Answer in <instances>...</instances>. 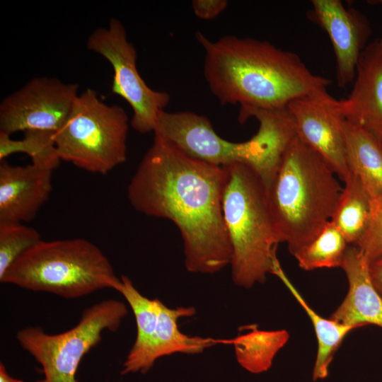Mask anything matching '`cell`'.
Listing matches in <instances>:
<instances>
[{"mask_svg": "<svg viewBox=\"0 0 382 382\" xmlns=\"http://www.w3.org/2000/svg\"><path fill=\"white\" fill-rule=\"evenodd\" d=\"M226 168L194 158L154 134L127 187L132 207L178 228L185 266L214 274L230 265L231 246L222 212Z\"/></svg>", "mask_w": 382, "mask_h": 382, "instance_id": "6da1fadb", "label": "cell"}, {"mask_svg": "<svg viewBox=\"0 0 382 382\" xmlns=\"http://www.w3.org/2000/svg\"><path fill=\"white\" fill-rule=\"evenodd\" d=\"M204 51V76L219 102L239 108L276 109L326 90L331 81L313 74L295 52L270 42L226 35L211 41L195 35Z\"/></svg>", "mask_w": 382, "mask_h": 382, "instance_id": "7a4b0ae2", "label": "cell"}, {"mask_svg": "<svg viewBox=\"0 0 382 382\" xmlns=\"http://www.w3.org/2000/svg\"><path fill=\"white\" fill-rule=\"evenodd\" d=\"M330 166L297 136L284 154L267 189L279 243L291 255L310 243L330 221L342 187Z\"/></svg>", "mask_w": 382, "mask_h": 382, "instance_id": "3957f363", "label": "cell"}, {"mask_svg": "<svg viewBox=\"0 0 382 382\" xmlns=\"http://www.w3.org/2000/svg\"><path fill=\"white\" fill-rule=\"evenodd\" d=\"M225 167L222 212L231 246V277L236 285L250 289L272 274L280 243L261 178L243 163Z\"/></svg>", "mask_w": 382, "mask_h": 382, "instance_id": "277c9868", "label": "cell"}, {"mask_svg": "<svg viewBox=\"0 0 382 382\" xmlns=\"http://www.w3.org/2000/svg\"><path fill=\"white\" fill-rule=\"evenodd\" d=\"M0 282L66 299L103 289L117 291L121 284L102 250L83 238L40 241L11 265Z\"/></svg>", "mask_w": 382, "mask_h": 382, "instance_id": "5b68a950", "label": "cell"}, {"mask_svg": "<svg viewBox=\"0 0 382 382\" xmlns=\"http://www.w3.org/2000/svg\"><path fill=\"white\" fill-rule=\"evenodd\" d=\"M154 133L206 163L218 166L245 164L265 184L274 178L281 158L279 138L270 128L260 127L248 141L231 142L219 136L207 117L190 111H160Z\"/></svg>", "mask_w": 382, "mask_h": 382, "instance_id": "8992f818", "label": "cell"}, {"mask_svg": "<svg viewBox=\"0 0 382 382\" xmlns=\"http://www.w3.org/2000/svg\"><path fill=\"white\" fill-rule=\"evenodd\" d=\"M128 130L125 110L105 103L94 90L87 88L78 96L54 141L62 161L105 175L126 161Z\"/></svg>", "mask_w": 382, "mask_h": 382, "instance_id": "52a82bcc", "label": "cell"}, {"mask_svg": "<svg viewBox=\"0 0 382 382\" xmlns=\"http://www.w3.org/2000/svg\"><path fill=\"white\" fill-rule=\"evenodd\" d=\"M125 304L109 299L85 309L79 323L58 334L31 326L16 333L20 345L38 362L44 378L37 382H77L80 362L102 340L105 330L116 331L127 314Z\"/></svg>", "mask_w": 382, "mask_h": 382, "instance_id": "ba28073f", "label": "cell"}, {"mask_svg": "<svg viewBox=\"0 0 382 382\" xmlns=\"http://www.w3.org/2000/svg\"><path fill=\"white\" fill-rule=\"evenodd\" d=\"M88 50L106 59L113 69L112 93L122 97L130 105L131 127L145 134L154 131L157 116L168 105L167 92L155 91L146 85L136 65L137 51L127 37L122 23L116 18L108 27L98 28L88 36Z\"/></svg>", "mask_w": 382, "mask_h": 382, "instance_id": "9c48e42d", "label": "cell"}, {"mask_svg": "<svg viewBox=\"0 0 382 382\" xmlns=\"http://www.w3.org/2000/svg\"><path fill=\"white\" fill-rule=\"evenodd\" d=\"M79 86L56 78L35 77L0 104V132L23 131L57 134L66 122L79 96Z\"/></svg>", "mask_w": 382, "mask_h": 382, "instance_id": "30bf717a", "label": "cell"}, {"mask_svg": "<svg viewBox=\"0 0 382 382\" xmlns=\"http://www.w3.org/2000/svg\"><path fill=\"white\" fill-rule=\"evenodd\" d=\"M336 100L327 90L293 100L287 105L296 136L320 156L344 183L349 175L342 122Z\"/></svg>", "mask_w": 382, "mask_h": 382, "instance_id": "8fae6325", "label": "cell"}, {"mask_svg": "<svg viewBox=\"0 0 382 382\" xmlns=\"http://www.w3.org/2000/svg\"><path fill=\"white\" fill-rule=\"evenodd\" d=\"M311 5L307 17L328 35L336 60L337 83L345 88L353 83L359 59L369 44L370 23L340 0H312Z\"/></svg>", "mask_w": 382, "mask_h": 382, "instance_id": "7c38bea8", "label": "cell"}, {"mask_svg": "<svg viewBox=\"0 0 382 382\" xmlns=\"http://www.w3.org/2000/svg\"><path fill=\"white\" fill-rule=\"evenodd\" d=\"M336 108L344 119L361 127L382 145V37L362 52L352 90L336 100Z\"/></svg>", "mask_w": 382, "mask_h": 382, "instance_id": "4fadbf2b", "label": "cell"}, {"mask_svg": "<svg viewBox=\"0 0 382 382\" xmlns=\"http://www.w3.org/2000/svg\"><path fill=\"white\" fill-rule=\"evenodd\" d=\"M53 170L31 163L12 166L0 162V222L32 221L48 200Z\"/></svg>", "mask_w": 382, "mask_h": 382, "instance_id": "5bb4252c", "label": "cell"}, {"mask_svg": "<svg viewBox=\"0 0 382 382\" xmlns=\"http://www.w3.org/2000/svg\"><path fill=\"white\" fill-rule=\"evenodd\" d=\"M341 268L348 290L329 318L355 329L367 325L382 328V297L371 282L369 262L358 247L348 246Z\"/></svg>", "mask_w": 382, "mask_h": 382, "instance_id": "9a60e30c", "label": "cell"}, {"mask_svg": "<svg viewBox=\"0 0 382 382\" xmlns=\"http://www.w3.org/2000/svg\"><path fill=\"white\" fill-rule=\"evenodd\" d=\"M120 279L121 284L117 291L127 301L133 311L137 325L136 340L123 363L121 373L145 374L154 365L151 360V352L161 300L151 299L142 295L128 277L122 275Z\"/></svg>", "mask_w": 382, "mask_h": 382, "instance_id": "2e32d148", "label": "cell"}, {"mask_svg": "<svg viewBox=\"0 0 382 382\" xmlns=\"http://www.w3.org/2000/svg\"><path fill=\"white\" fill-rule=\"evenodd\" d=\"M349 173L361 181L371 204L382 199V145L359 125L342 122Z\"/></svg>", "mask_w": 382, "mask_h": 382, "instance_id": "e0dca14e", "label": "cell"}, {"mask_svg": "<svg viewBox=\"0 0 382 382\" xmlns=\"http://www.w3.org/2000/svg\"><path fill=\"white\" fill-rule=\"evenodd\" d=\"M272 274L276 275L284 284L311 320L318 345L312 378L313 381L326 378L336 352L345 337L355 328L334 321L329 318H323L316 312L287 277L277 257L273 262Z\"/></svg>", "mask_w": 382, "mask_h": 382, "instance_id": "ac0fdd59", "label": "cell"}, {"mask_svg": "<svg viewBox=\"0 0 382 382\" xmlns=\"http://www.w3.org/2000/svg\"><path fill=\"white\" fill-rule=\"evenodd\" d=\"M195 313L196 310L192 306L171 308L161 301L151 352L153 364L160 357L174 353L197 354L216 344H231L230 339L204 338L189 336L181 332L178 325V320L180 318L192 317Z\"/></svg>", "mask_w": 382, "mask_h": 382, "instance_id": "d6986e66", "label": "cell"}, {"mask_svg": "<svg viewBox=\"0 0 382 382\" xmlns=\"http://www.w3.org/2000/svg\"><path fill=\"white\" fill-rule=\"evenodd\" d=\"M371 200L359 179L350 173L345 182L330 222L349 245L357 246L366 234L371 219Z\"/></svg>", "mask_w": 382, "mask_h": 382, "instance_id": "ffe728a7", "label": "cell"}, {"mask_svg": "<svg viewBox=\"0 0 382 382\" xmlns=\"http://www.w3.org/2000/svg\"><path fill=\"white\" fill-rule=\"evenodd\" d=\"M247 332L231 339L238 363L252 374H261L272 366L273 360L289 340L284 329L264 330L257 325L246 326Z\"/></svg>", "mask_w": 382, "mask_h": 382, "instance_id": "44dd1931", "label": "cell"}, {"mask_svg": "<svg viewBox=\"0 0 382 382\" xmlns=\"http://www.w3.org/2000/svg\"><path fill=\"white\" fill-rule=\"evenodd\" d=\"M349 245L342 234L330 221L315 239L293 256L299 267L306 271L341 267Z\"/></svg>", "mask_w": 382, "mask_h": 382, "instance_id": "7402d4cb", "label": "cell"}, {"mask_svg": "<svg viewBox=\"0 0 382 382\" xmlns=\"http://www.w3.org/2000/svg\"><path fill=\"white\" fill-rule=\"evenodd\" d=\"M55 134L47 131H26L23 139L16 140L0 132V161L13 154L23 153L29 156L32 163L53 170L62 161L54 141Z\"/></svg>", "mask_w": 382, "mask_h": 382, "instance_id": "603a6c76", "label": "cell"}, {"mask_svg": "<svg viewBox=\"0 0 382 382\" xmlns=\"http://www.w3.org/2000/svg\"><path fill=\"white\" fill-rule=\"evenodd\" d=\"M40 241V233L33 227L0 222V279L21 255Z\"/></svg>", "mask_w": 382, "mask_h": 382, "instance_id": "cb8c5ba5", "label": "cell"}, {"mask_svg": "<svg viewBox=\"0 0 382 382\" xmlns=\"http://www.w3.org/2000/svg\"><path fill=\"white\" fill-rule=\"evenodd\" d=\"M357 247L369 263L382 257V199L372 204L369 228Z\"/></svg>", "mask_w": 382, "mask_h": 382, "instance_id": "d4e9b609", "label": "cell"}, {"mask_svg": "<svg viewBox=\"0 0 382 382\" xmlns=\"http://www.w3.org/2000/svg\"><path fill=\"white\" fill-rule=\"evenodd\" d=\"M226 0H193L192 7L195 15L204 20L217 17L226 8Z\"/></svg>", "mask_w": 382, "mask_h": 382, "instance_id": "484cf974", "label": "cell"}, {"mask_svg": "<svg viewBox=\"0 0 382 382\" xmlns=\"http://www.w3.org/2000/svg\"><path fill=\"white\" fill-rule=\"evenodd\" d=\"M369 273L374 286L382 297V257L369 263Z\"/></svg>", "mask_w": 382, "mask_h": 382, "instance_id": "4316f807", "label": "cell"}, {"mask_svg": "<svg viewBox=\"0 0 382 382\" xmlns=\"http://www.w3.org/2000/svg\"><path fill=\"white\" fill-rule=\"evenodd\" d=\"M0 382H23L11 377L6 371L3 363H0Z\"/></svg>", "mask_w": 382, "mask_h": 382, "instance_id": "83f0119b", "label": "cell"}, {"mask_svg": "<svg viewBox=\"0 0 382 382\" xmlns=\"http://www.w3.org/2000/svg\"><path fill=\"white\" fill-rule=\"evenodd\" d=\"M378 4L382 6V0L378 1Z\"/></svg>", "mask_w": 382, "mask_h": 382, "instance_id": "f1b7e54d", "label": "cell"}]
</instances>
